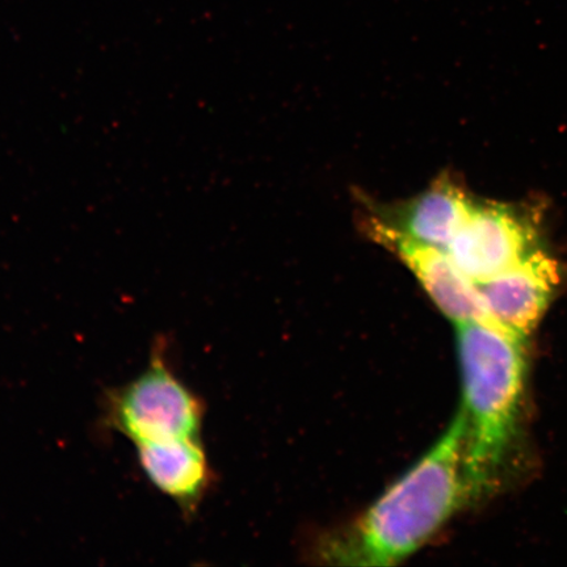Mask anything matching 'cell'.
Listing matches in <instances>:
<instances>
[{
    "label": "cell",
    "mask_w": 567,
    "mask_h": 567,
    "mask_svg": "<svg viewBox=\"0 0 567 567\" xmlns=\"http://www.w3.org/2000/svg\"><path fill=\"white\" fill-rule=\"evenodd\" d=\"M136 446L140 465L151 484L183 509L194 508L209 477L208 461L197 437Z\"/></svg>",
    "instance_id": "ba28073f"
},
{
    "label": "cell",
    "mask_w": 567,
    "mask_h": 567,
    "mask_svg": "<svg viewBox=\"0 0 567 567\" xmlns=\"http://www.w3.org/2000/svg\"><path fill=\"white\" fill-rule=\"evenodd\" d=\"M380 245L399 255L431 300L456 326L476 322L498 324L487 308L478 284L461 271L449 254L395 238L381 240Z\"/></svg>",
    "instance_id": "52a82bcc"
},
{
    "label": "cell",
    "mask_w": 567,
    "mask_h": 567,
    "mask_svg": "<svg viewBox=\"0 0 567 567\" xmlns=\"http://www.w3.org/2000/svg\"><path fill=\"white\" fill-rule=\"evenodd\" d=\"M523 343L498 324H457L467 494L491 485L513 443L526 389Z\"/></svg>",
    "instance_id": "7a4b0ae2"
},
{
    "label": "cell",
    "mask_w": 567,
    "mask_h": 567,
    "mask_svg": "<svg viewBox=\"0 0 567 567\" xmlns=\"http://www.w3.org/2000/svg\"><path fill=\"white\" fill-rule=\"evenodd\" d=\"M537 221L526 209L474 203L446 254L477 284L491 280L536 250Z\"/></svg>",
    "instance_id": "277c9868"
},
{
    "label": "cell",
    "mask_w": 567,
    "mask_h": 567,
    "mask_svg": "<svg viewBox=\"0 0 567 567\" xmlns=\"http://www.w3.org/2000/svg\"><path fill=\"white\" fill-rule=\"evenodd\" d=\"M473 205L463 186L444 174L410 200L372 209L365 231L378 244L395 238L446 251Z\"/></svg>",
    "instance_id": "5b68a950"
},
{
    "label": "cell",
    "mask_w": 567,
    "mask_h": 567,
    "mask_svg": "<svg viewBox=\"0 0 567 567\" xmlns=\"http://www.w3.org/2000/svg\"><path fill=\"white\" fill-rule=\"evenodd\" d=\"M558 284L557 260L536 248L478 287L495 322L524 340L540 324Z\"/></svg>",
    "instance_id": "8992f818"
},
{
    "label": "cell",
    "mask_w": 567,
    "mask_h": 567,
    "mask_svg": "<svg viewBox=\"0 0 567 567\" xmlns=\"http://www.w3.org/2000/svg\"><path fill=\"white\" fill-rule=\"evenodd\" d=\"M203 408L155 346L151 364L136 380L106 393L105 422L134 444L197 437Z\"/></svg>",
    "instance_id": "3957f363"
},
{
    "label": "cell",
    "mask_w": 567,
    "mask_h": 567,
    "mask_svg": "<svg viewBox=\"0 0 567 567\" xmlns=\"http://www.w3.org/2000/svg\"><path fill=\"white\" fill-rule=\"evenodd\" d=\"M461 413L425 455L349 528L322 548L339 566H390L423 547L467 494Z\"/></svg>",
    "instance_id": "6da1fadb"
}]
</instances>
